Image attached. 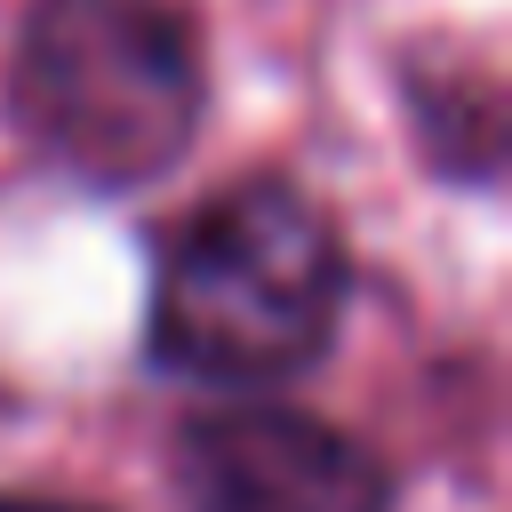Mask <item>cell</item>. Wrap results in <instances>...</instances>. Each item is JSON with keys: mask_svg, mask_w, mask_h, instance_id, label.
<instances>
[{"mask_svg": "<svg viewBox=\"0 0 512 512\" xmlns=\"http://www.w3.org/2000/svg\"><path fill=\"white\" fill-rule=\"evenodd\" d=\"M168 472L184 512H392V472L376 464V448L280 400L184 416Z\"/></svg>", "mask_w": 512, "mask_h": 512, "instance_id": "3", "label": "cell"}, {"mask_svg": "<svg viewBox=\"0 0 512 512\" xmlns=\"http://www.w3.org/2000/svg\"><path fill=\"white\" fill-rule=\"evenodd\" d=\"M0 512H104V504H80V496H0Z\"/></svg>", "mask_w": 512, "mask_h": 512, "instance_id": "4", "label": "cell"}, {"mask_svg": "<svg viewBox=\"0 0 512 512\" xmlns=\"http://www.w3.org/2000/svg\"><path fill=\"white\" fill-rule=\"evenodd\" d=\"M344 296L352 256L336 216L288 176H240L160 240L144 352L184 384L264 392L336 344Z\"/></svg>", "mask_w": 512, "mask_h": 512, "instance_id": "1", "label": "cell"}, {"mask_svg": "<svg viewBox=\"0 0 512 512\" xmlns=\"http://www.w3.org/2000/svg\"><path fill=\"white\" fill-rule=\"evenodd\" d=\"M8 96L64 176L96 192L152 184L208 112L200 24L176 0H32Z\"/></svg>", "mask_w": 512, "mask_h": 512, "instance_id": "2", "label": "cell"}]
</instances>
